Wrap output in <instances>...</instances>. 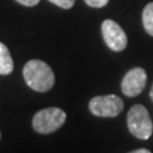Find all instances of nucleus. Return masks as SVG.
Here are the masks:
<instances>
[{
    "mask_svg": "<svg viewBox=\"0 0 153 153\" xmlns=\"http://www.w3.org/2000/svg\"><path fill=\"white\" fill-rule=\"evenodd\" d=\"M50 3L55 4V5H57L59 8H63V9H70L73 8L75 0H49Z\"/></svg>",
    "mask_w": 153,
    "mask_h": 153,
    "instance_id": "obj_9",
    "label": "nucleus"
},
{
    "mask_svg": "<svg viewBox=\"0 0 153 153\" xmlns=\"http://www.w3.org/2000/svg\"><path fill=\"white\" fill-rule=\"evenodd\" d=\"M23 78L31 89L36 92H47L55 84V74L45 61L33 59L23 68Z\"/></svg>",
    "mask_w": 153,
    "mask_h": 153,
    "instance_id": "obj_1",
    "label": "nucleus"
},
{
    "mask_svg": "<svg viewBox=\"0 0 153 153\" xmlns=\"http://www.w3.org/2000/svg\"><path fill=\"white\" fill-rule=\"evenodd\" d=\"M147 84V73L143 68H133L124 75L121 80V91L126 97H137L143 92Z\"/></svg>",
    "mask_w": 153,
    "mask_h": 153,
    "instance_id": "obj_6",
    "label": "nucleus"
},
{
    "mask_svg": "<svg viewBox=\"0 0 153 153\" xmlns=\"http://www.w3.org/2000/svg\"><path fill=\"white\" fill-rule=\"evenodd\" d=\"M84 3L92 8H103L105 5H107L108 0H84Z\"/></svg>",
    "mask_w": 153,
    "mask_h": 153,
    "instance_id": "obj_10",
    "label": "nucleus"
},
{
    "mask_svg": "<svg viewBox=\"0 0 153 153\" xmlns=\"http://www.w3.org/2000/svg\"><path fill=\"white\" fill-rule=\"evenodd\" d=\"M129 153H152V152H149L148 149H146V148H140V149H135V151L129 152Z\"/></svg>",
    "mask_w": 153,
    "mask_h": 153,
    "instance_id": "obj_12",
    "label": "nucleus"
},
{
    "mask_svg": "<svg viewBox=\"0 0 153 153\" xmlns=\"http://www.w3.org/2000/svg\"><path fill=\"white\" fill-rule=\"evenodd\" d=\"M89 111L98 117H115L123 111L124 102L116 94L96 96L89 101Z\"/></svg>",
    "mask_w": 153,
    "mask_h": 153,
    "instance_id": "obj_4",
    "label": "nucleus"
},
{
    "mask_svg": "<svg viewBox=\"0 0 153 153\" xmlns=\"http://www.w3.org/2000/svg\"><path fill=\"white\" fill-rule=\"evenodd\" d=\"M66 114L59 107H47L40 110L32 119V126L40 134H51L64 125Z\"/></svg>",
    "mask_w": 153,
    "mask_h": 153,
    "instance_id": "obj_3",
    "label": "nucleus"
},
{
    "mask_svg": "<svg viewBox=\"0 0 153 153\" xmlns=\"http://www.w3.org/2000/svg\"><path fill=\"white\" fill-rule=\"evenodd\" d=\"M142 22L146 32L153 37V1L148 3L143 9L142 13Z\"/></svg>",
    "mask_w": 153,
    "mask_h": 153,
    "instance_id": "obj_8",
    "label": "nucleus"
},
{
    "mask_svg": "<svg viewBox=\"0 0 153 153\" xmlns=\"http://www.w3.org/2000/svg\"><path fill=\"white\" fill-rule=\"evenodd\" d=\"M0 138H1V134H0Z\"/></svg>",
    "mask_w": 153,
    "mask_h": 153,
    "instance_id": "obj_14",
    "label": "nucleus"
},
{
    "mask_svg": "<svg viewBox=\"0 0 153 153\" xmlns=\"http://www.w3.org/2000/svg\"><path fill=\"white\" fill-rule=\"evenodd\" d=\"M149 97H151L152 102H153V84H152V88H151V92H149Z\"/></svg>",
    "mask_w": 153,
    "mask_h": 153,
    "instance_id": "obj_13",
    "label": "nucleus"
},
{
    "mask_svg": "<svg viewBox=\"0 0 153 153\" xmlns=\"http://www.w3.org/2000/svg\"><path fill=\"white\" fill-rule=\"evenodd\" d=\"M13 69H14V63L10 52H9V49L3 42H0V75L10 74Z\"/></svg>",
    "mask_w": 153,
    "mask_h": 153,
    "instance_id": "obj_7",
    "label": "nucleus"
},
{
    "mask_svg": "<svg viewBox=\"0 0 153 153\" xmlns=\"http://www.w3.org/2000/svg\"><path fill=\"white\" fill-rule=\"evenodd\" d=\"M16 1L25 7H35L40 3V0H16Z\"/></svg>",
    "mask_w": 153,
    "mask_h": 153,
    "instance_id": "obj_11",
    "label": "nucleus"
},
{
    "mask_svg": "<svg viewBox=\"0 0 153 153\" xmlns=\"http://www.w3.org/2000/svg\"><path fill=\"white\" fill-rule=\"evenodd\" d=\"M126 124L130 134L138 139L147 140L153 133V124L149 112L143 105H134L130 107L126 116Z\"/></svg>",
    "mask_w": 153,
    "mask_h": 153,
    "instance_id": "obj_2",
    "label": "nucleus"
},
{
    "mask_svg": "<svg viewBox=\"0 0 153 153\" xmlns=\"http://www.w3.org/2000/svg\"><path fill=\"white\" fill-rule=\"evenodd\" d=\"M101 32L105 44L112 51H123L128 45V37L123 28L112 19L103 21L101 26Z\"/></svg>",
    "mask_w": 153,
    "mask_h": 153,
    "instance_id": "obj_5",
    "label": "nucleus"
}]
</instances>
